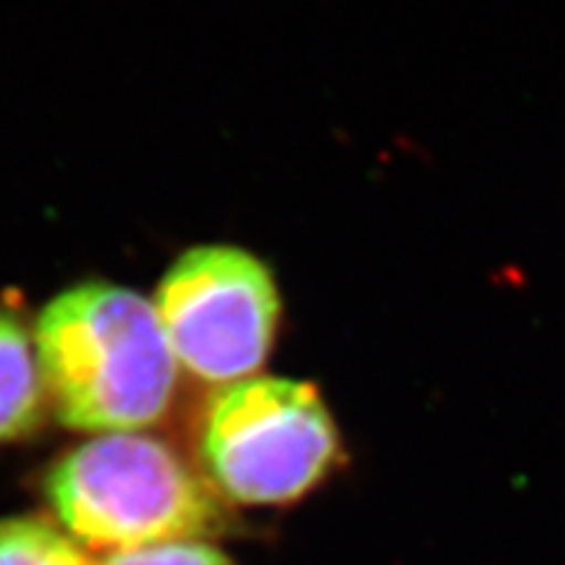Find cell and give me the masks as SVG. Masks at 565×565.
Returning <instances> with one entry per match:
<instances>
[{"label":"cell","instance_id":"obj_1","mask_svg":"<svg viewBox=\"0 0 565 565\" xmlns=\"http://www.w3.org/2000/svg\"><path fill=\"white\" fill-rule=\"evenodd\" d=\"M42 387L74 433H141L171 408L179 362L152 301L87 280L42 307L34 322Z\"/></svg>","mask_w":565,"mask_h":565},{"label":"cell","instance_id":"obj_2","mask_svg":"<svg viewBox=\"0 0 565 565\" xmlns=\"http://www.w3.org/2000/svg\"><path fill=\"white\" fill-rule=\"evenodd\" d=\"M42 492L63 532L110 553L200 540L223 524L212 487L171 445L145 433L74 445L45 471Z\"/></svg>","mask_w":565,"mask_h":565},{"label":"cell","instance_id":"obj_3","mask_svg":"<svg viewBox=\"0 0 565 565\" xmlns=\"http://www.w3.org/2000/svg\"><path fill=\"white\" fill-rule=\"evenodd\" d=\"M196 450L212 492L254 508L299 503L343 461L322 393L288 377L225 385L202 416Z\"/></svg>","mask_w":565,"mask_h":565},{"label":"cell","instance_id":"obj_4","mask_svg":"<svg viewBox=\"0 0 565 565\" xmlns=\"http://www.w3.org/2000/svg\"><path fill=\"white\" fill-rule=\"evenodd\" d=\"M152 307L181 370L212 385L263 370L280 322L270 267L231 244L183 252L154 288Z\"/></svg>","mask_w":565,"mask_h":565},{"label":"cell","instance_id":"obj_5","mask_svg":"<svg viewBox=\"0 0 565 565\" xmlns=\"http://www.w3.org/2000/svg\"><path fill=\"white\" fill-rule=\"evenodd\" d=\"M45 404L34 335L17 315L0 309V445L30 437Z\"/></svg>","mask_w":565,"mask_h":565},{"label":"cell","instance_id":"obj_6","mask_svg":"<svg viewBox=\"0 0 565 565\" xmlns=\"http://www.w3.org/2000/svg\"><path fill=\"white\" fill-rule=\"evenodd\" d=\"M0 565H95L79 542L40 515L0 519Z\"/></svg>","mask_w":565,"mask_h":565},{"label":"cell","instance_id":"obj_7","mask_svg":"<svg viewBox=\"0 0 565 565\" xmlns=\"http://www.w3.org/2000/svg\"><path fill=\"white\" fill-rule=\"evenodd\" d=\"M103 565H233L223 550L202 540L162 542V545L110 553Z\"/></svg>","mask_w":565,"mask_h":565}]
</instances>
